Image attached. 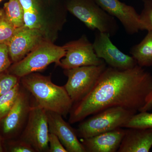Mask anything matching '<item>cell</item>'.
<instances>
[{"mask_svg": "<svg viewBox=\"0 0 152 152\" xmlns=\"http://www.w3.org/2000/svg\"><path fill=\"white\" fill-rule=\"evenodd\" d=\"M152 92V75L137 65L129 69L106 67L92 89L75 103L69 123L75 124L112 107L140 112Z\"/></svg>", "mask_w": 152, "mask_h": 152, "instance_id": "1", "label": "cell"}, {"mask_svg": "<svg viewBox=\"0 0 152 152\" xmlns=\"http://www.w3.org/2000/svg\"><path fill=\"white\" fill-rule=\"evenodd\" d=\"M22 86L34 98L37 104L47 111L54 112L66 118L73 102L65 88L55 84L51 76L33 73L20 79Z\"/></svg>", "mask_w": 152, "mask_h": 152, "instance_id": "2", "label": "cell"}, {"mask_svg": "<svg viewBox=\"0 0 152 152\" xmlns=\"http://www.w3.org/2000/svg\"><path fill=\"white\" fill-rule=\"evenodd\" d=\"M65 7L90 29L115 35L119 27L113 16L104 10L95 0H66Z\"/></svg>", "mask_w": 152, "mask_h": 152, "instance_id": "3", "label": "cell"}, {"mask_svg": "<svg viewBox=\"0 0 152 152\" xmlns=\"http://www.w3.org/2000/svg\"><path fill=\"white\" fill-rule=\"evenodd\" d=\"M64 46H57L48 39L41 43L23 59L14 63L7 70L10 73L20 78L33 73L43 70L50 64L60 66L65 56Z\"/></svg>", "mask_w": 152, "mask_h": 152, "instance_id": "4", "label": "cell"}, {"mask_svg": "<svg viewBox=\"0 0 152 152\" xmlns=\"http://www.w3.org/2000/svg\"><path fill=\"white\" fill-rule=\"evenodd\" d=\"M137 112L120 107H112L92 115L82 121L76 130L78 137L87 138L102 133L123 128Z\"/></svg>", "mask_w": 152, "mask_h": 152, "instance_id": "5", "label": "cell"}, {"mask_svg": "<svg viewBox=\"0 0 152 152\" xmlns=\"http://www.w3.org/2000/svg\"><path fill=\"white\" fill-rule=\"evenodd\" d=\"M106 67L105 62L99 65L64 69L68 80L64 87L73 104L81 100L91 91Z\"/></svg>", "mask_w": 152, "mask_h": 152, "instance_id": "6", "label": "cell"}, {"mask_svg": "<svg viewBox=\"0 0 152 152\" xmlns=\"http://www.w3.org/2000/svg\"><path fill=\"white\" fill-rule=\"evenodd\" d=\"M49 134L47 111L36 104L31 106L20 140L31 146L36 152H48Z\"/></svg>", "mask_w": 152, "mask_h": 152, "instance_id": "7", "label": "cell"}, {"mask_svg": "<svg viewBox=\"0 0 152 152\" xmlns=\"http://www.w3.org/2000/svg\"><path fill=\"white\" fill-rule=\"evenodd\" d=\"M66 50L60 66L64 69L83 66H98L105 63L96 55L93 43L83 36L77 40L71 41L64 46Z\"/></svg>", "mask_w": 152, "mask_h": 152, "instance_id": "8", "label": "cell"}, {"mask_svg": "<svg viewBox=\"0 0 152 152\" xmlns=\"http://www.w3.org/2000/svg\"><path fill=\"white\" fill-rule=\"evenodd\" d=\"M48 39L45 30L29 28L25 26L17 28L7 45L11 61L15 63L21 61L41 43Z\"/></svg>", "mask_w": 152, "mask_h": 152, "instance_id": "9", "label": "cell"}, {"mask_svg": "<svg viewBox=\"0 0 152 152\" xmlns=\"http://www.w3.org/2000/svg\"><path fill=\"white\" fill-rule=\"evenodd\" d=\"M107 33L96 31L93 43L96 55L109 66L118 69L127 70L137 65L132 56L124 53L112 43Z\"/></svg>", "mask_w": 152, "mask_h": 152, "instance_id": "10", "label": "cell"}, {"mask_svg": "<svg viewBox=\"0 0 152 152\" xmlns=\"http://www.w3.org/2000/svg\"><path fill=\"white\" fill-rule=\"evenodd\" d=\"M28 93L22 86L20 92L13 107L1 121L2 131L6 137H10L17 134L26 124L32 106Z\"/></svg>", "mask_w": 152, "mask_h": 152, "instance_id": "11", "label": "cell"}, {"mask_svg": "<svg viewBox=\"0 0 152 152\" xmlns=\"http://www.w3.org/2000/svg\"><path fill=\"white\" fill-rule=\"evenodd\" d=\"M107 12L116 18L124 26L126 32L133 35L143 31L140 15L132 6L119 0H95Z\"/></svg>", "mask_w": 152, "mask_h": 152, "instance_id": "12", "label": "cell"}, {"mask_svg": "<svg viewBox=\"0 0 152 152\" xmlns=\"http://www.w3.org/2000/svg\"><path fill=\"white\" fill-rule=\"evenodd\" d=\"M49 133L58 138L67 152H86L83 144L78 139L76 130L63 119L61 115L47 111Z\"/></svg>", "mask_w": 152, "mask_h": 152, "instance_id": "13", "label": "cell"}, {"mask_svg": "<svg viewBox=\"0 0 152 152\" xmlns=\"http://www.w3.org/2000/svg\"><path fill=\"white\" fill-rule=\"evenodd\" d=\"M125 129L117 128L87 138L82 139L86 152H116L124 135Z\"/></svg>", "mask_w": 152, "mask_h": 152, "instance_id": "14", "label": "cell"}, {"mask_svg": "<svg viewBox=\"0 0 152 152\" xmlns=\"http://www.w3.org/2000/svg\"><path fill=\"white\" fill-rule=\"evenodd\" d=\"M118 152H149L152 147V128H127Z\"/></svg>", "mask_w": 152, "mask_h": 152, "instance_id": "15", "label": "cell"}, {"mask_svg": "<svg viewBox=\"0 0 152 152\" xmlns=\"http://www.w3.org/2000/svg\"><path fill=\"white\" fill-rule=\"evenodd\" d=\"M148 31L143 39L133 46L130 50L138 65L143 68L152 66V31Z\"/></svg>", "mask_w": 152, "mask_h": 152, "instance_id": "16", "label": "cell"}, {"mask_svg": "<svg viewBox=\"0 0 152 152\" xmlns=\"http://www.w3.org/2000/svg\"><path fill=\"white\" fill-rule=\"evenodd\" d=\"M8 18L16 28L24 26V10L19 0H9L3 8Z\"/></svg>", "mask_w": 152, "mask_h": 152, "instance_id": "17", "label": "cell"}, {"mask_svg": "<svg viewBox=\"0 0 152 152\" xmlns=\"http://www.w3.org/2000/svg\"><path fill=\"white\" fill-rule=\"evenodd\" d=\"M21 88V84L20 82L14 88L0 96V121L10 111L18 99Z\"/></svg>", "mask_w": 152, "mask_h": 152, "instance_id": "18", "label": "cell"}, {"mask_svg": "<svg viewBox=\"0 0 152 152\" xmlns=\"http://www.w3.org/2000/svg\"><path fill=\"white\" fill-rule=\"evenodd\" d=\"M6 15L4 9L0 10V44L7 45L16 31Z\"/></svg>", "mask_w": 152, "mask_h": 152, "instance_id": "19", "label": "cell"}, {"mask_svg": "<svg viewBox=\"0 0 152 152\" xmlns=\"http://www.w3.org/2000/svg\"><path fill=\"white\" fill-rule=\"evenodd\" d=\"M123 128H152V113L141 112L135 114Z\"/></svg>", "mask_w": 152, "mask_h": 152, "instance_id": "20", "label": "cell"}, {"mask_svg": "<svg viewBox=\"0 0 152 152\" xmlns=\"http://www.w3.org/2000/svg\"><path fill=\"white\" fill-rule=\"evenodd\" d=\"M23 20L24 26L26 27L45 30L40 9L24 10Z\"/></svg>", "mask_w": 152, "mask_h": 152, "instance_id": "21", "label": "cell"}, {"mask_svg": "<svg viewBox=\"0 0 152 152\" xmlns=\"http://www.w3.org/2000/svg\"><path fill=\"white\" fill-rule=\"evenodd\" d=\"M20 79L7 70L0 74V96L14 88L20 82Z\"/></svg>", "mask_w": 152, "mask_h": 152, "instance_id": "22", "label": "cell"}, {"mask_svg": "<svg viewBox=\"0 0 152 152\" xmlns=\"http://www.w3.org/2000/svg\"><path fill=\"white\" fill-rule=\"evenodd\" d=\"M143 9L140 14L143 30L152 31V0H143Z\"/></svg>", "mask_w": 152, "mask_h": 152, "instance_id": "23", "label": "cell"}, {"mask_svg": "<svg viewBox=\"0 0 152 152\" xmlns=\"http://www.w3.org/2000/svg\"><path fill=\"white\" fill-rule=\"evenodd\" d=\"M11 63L7 45L0 44V74L7 70L11 66Z\"/></svg>", "mask_w": 152, "mask_h": 152, "instance_id": "24", "label": "cell"}, {"mask_svg": "<svg viewBox=\"0 0 152 152\" xmlns=\"http://www.w3.org/2000/svg\"><path fill=\"white\" fill-rule=\"evenodd\" d=\"M49 152H67L58 138L54 134L49 133Z\"/></svg>", "mask_w": 152, "mask_h": 152, "instance_id": "25", "label": "cell"}, {"mask_svg": "<svg viewBox=\"0 0 152 152\" xmlns=\"http://www.w3.org/2000/svg\"><path fill=\"white\" fill-rule=\"evenodd\" d=\"M10 151L12 152H36L31 146L20 139L12 143L10 147Z\"/></svg>", "mask_w": 152, "mask_h": 152, "instance_id": "26", "label": "cell"}, {"mask_svg": "<svg viewBox=\"0 0 152 152\" xmlns=\"http://www.w3.org/2000/svg\"><path fill=\"white\" fill-rule=\"evenodd\" d=\"M23 10H39V0H19Z\"/></svg>", "mask_w": 152, "mask_h": 152, "instance_id": "27", "label": "cell"}, {"mask_svg": "<svg viewBox=\"0 0 152 152\" xmlns=\"http://www.w3.org/2000/svg\"><path fill=\"white\" fill-rule=\"evenodd\" d=\"M152 109V92L148 98L146 103L140 112L149 111Z\"/></svg>", "mask_w": 152, "mask_h": 152, "instance_id": "28", "label": "cell"}, {"mask_svg": "<svg viewBox=\"0 0 152 152\" xmlns=\"http://www.w3.org/2000/svg\"><path fill=\"white\" fill-rule=\"evenodd\" d=\"M4 151V149H3V147L2 145V143L1 139V136H0V152Z\"/></svg>", "mask_w": 152, "mask_h": 152, "instance_id": "29", "label": "cell"}, {"mask_svg": "<svg viewBox=\"0 0 152 152\" xmlns=\"http://www.w3.org/2000/svg\"><path fill=\"white\" fill-rule=\"evenodd\" d=\"M2 1V0H0V2H1V1Z\"/></svg>", "mask_w": 152, "mask_h": 152, "instance_id": "30", "label": "cell"}]
</instances>
